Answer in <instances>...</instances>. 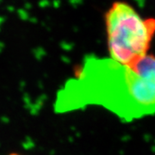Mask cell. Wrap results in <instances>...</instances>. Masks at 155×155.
<instances>
[{"label": "cell", "instance_id": "cell-2", "mask_svg": "<svg viewBox=\"0 0 155 155\" xmlns=\"http://www.w3.org/2000/svg\"><path fill=\"white\" fill-rule=\"evenodd\" d=\"M105 25L112 60L131 65L148 54L155 35V19H145L132 6L118 1L106 12Z\"/></svg>", "mask_w": 155, "mask_h": 155}, {"label": "cell", "instance_id": "cell-1", "mask_svg": "<svg viewBox=\"0 0 155 155\" xmlns=\"http://www.w3.org/2000/svg\"><path fill=\"white\" fill-rule=\"evenodd\" d=\"M101 106L125 122L155 113V56L131 65L111 58L87 56L75 77L61 91L58 106L73 110Z\"/></svg>", "mask_w": 155, "mask_h": 155}, {"label": "cell", "instance_id": "cell-3", "mask_svg": "<svg viewBox=\"0 0 155 155\" xmlns=\"http://www.w3.org/2000/svg\"><path fill=\"white\" fill-rule=\"evenodd\" d=\"M9 155H22V154H21V153H10Z\"/></svg>", "mask_w": 155, "mask_h": 155}]
</instances>
